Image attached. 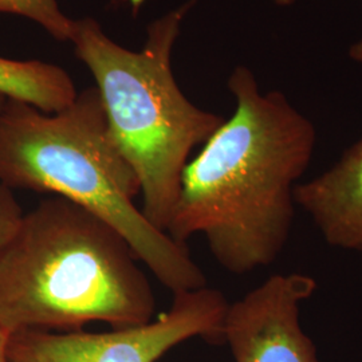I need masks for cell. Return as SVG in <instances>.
I'll return each instance as SVG.
<instances>
[{
	"label": "cell",
	"instance_id": "cell-1",
	"mask_svg": "<svg viewBox=\"0 0 362 362\" xmlns=\"http://www.w3.org/2000/svg\"><path fill=\"white\" fill-rule=\"evenodd\" d=\"M228 89L236 109L184 169L167 233L182 245L203 235L220 266L242 275L284 251L317 133L285 94L260 93L245 66L233 70Z\"/></svg>",
	"mask_w": 362,
	"mask_h": 362
},
{
	"label": "cell",
	"instance_id": "cell-2",
	"mask_svg": "<svg viewBox=\"0 0 362 362\" xmlns=\"http://www.w3.org/2000/svg\"><path fill=\"white\" fill-rule=\"evenodd\" d=\"M139 262L107 221L52 194L23 214L0 251V327L13 334L148 324L157 303Z\"/></svg>",
	"mask_w": 362,
	"mask_h": 362
},
{
	"label": "cell",
	"instance_id": "cell-3",
	"mask_svg": "<svg viewBox=\"0 0 362 362\" xmlns=\"http://www.w3.org/2000/svg\"><path fill=\"white\" fill-rule=\"evenodd\" d=\"M0 182L62 196L107 221L175 294L207 286L185 245L156 228L134 199L141 184L109 129L97 88L57 113L6 98L0 109Z\"/></svg>",
	"mask_w": 362,
	"mask_h": 362
},
{
	"label": "cell",
	"instance_id": "cell-4",
	"mask_svg": "<svg viewBox=\"0 0 362 362\" xmlns=\"http://www.w3.org/2000/svg\"><path fill=\"white\" fill-rule=\"evenodd\" d=\"M189 6L152 22L140 52L117 45L91 18L74 21L70 37L95 79L117 146L139 176L141 211L165 233L188 157L224 121L192 104L172 73V49Z\"/></svg>",
	"mask_w": 362,
	"mask_h": 362
},
{
	"label": "cell",
	"instance_id": "cell-5",
	"mask_svg": "<svg viewBox=\"0 0 362 362\" xmlns=\"http://www.w3.org/2000/svg\"><path fill=\"white\" fill-rule=\"evenodd\" d=\"M228 302L209 287L175 294L169 310L148 324L103 333L19 330L10 334V362H156L181 342L202 337L224 344Z\"/></svg>",
	"mask_w": 362,
	"mask_h": 362
},
{
	"label": "cell",
	"instance_id": "cell-6",
	"mask_svg": "<svg viewBox=\"0 0 362 362\" xmlns=\"http://www.w3.org/2000/svg\"><path fill=\"white\" fill-rule=\"evenodd\" d=\"M315 290L310 275L276 274L228 303L223 338L235 362H321L299 321L300 305Z\"/></svg>",
	"mask_w": 362,
	"mask_h": 362
},
{
	"label": "cell",
	"instance_id": "cell-7",
	"mask_svg": "<svg viewBox=\"0 0 362 362\" xmlns=\"http://www.w3.org/2000/svg\"><path fill=\"white\" fill-rule=\"evenodd\" d=\"M296 204L330 246L362 252V139L332 168L298 184Z\"/></svg>",
	"mask_w": 362,
	"mask_h": 362
},
{
	"label": "cell",
	"instance_id": "cell-8",
	"mask_svg": "<svg viewBox=\"0 0 362 362\" xmlns=\"http://www.w3.org/2000/svg\"><path fill=\"white\" fill-rule=\"evenodd\" d=\"M77 90L59 66L40 61H15L0 57V95L57 113L71 104Z\"/></svg>",
	"mask_w": 362,
	"mask_h": 362
},
{
	"label": "cell",
	"instance_id": "cell-9",
	"mask_svg": "<svg viewBox=\"0 0 362 362\" xmlns=\"http://www.w3.org/2000/svg\"><path fill=\"white\" fill-rule=\"evenodd\" d=\"M0 13L27 18L59 42L70 40L74 21L61 11L57 0H0Z\"/></svg>",
	"mask_w": 362,
	"mask_h": 362
},
{
	"label": "cell",
	"instance_id": "cell-10",
	"mask_svg": "<svg viewBox=\"0 0 362 362\" xmlns=\"http://www.w3.org/2000/svg\"><path fill=\"white\" fill-rule=\"evenodd\" d=\"M23 218V209L15 199L13 189L0 182V251L11 240Z\"/></svg>",
	"mask_w": 362,
	"mask_h": 362
},
{
	"label": "cell",
	"instance_id": "cell-11",
	"mask_svg": "<svg viewBox=\"0 0 362 362\" xmlns=\"http://www.w3.org/2000/svg\"><path fill=\"white\" fill-rule=\"evenodd\" d=\"M8 338H10V334L6 333V332L0 327V362H10L8 361V356H7Z\"/></svg>",
	"mask_w": 362,
	"mask_h": 362
},
{
	"label": "cell",
	"instance_id": "cell-12",
	"mask_svg": "<svg viewBox=\"0 0 362 362\" xmlns=\"http://www.w3.org/2000/svg\"><path fill=\"white\" fill-rule=\"evenodd\" d=\"M349 55L353 61L362 64V39L350 47Z\"/></svg>",
	"mask_w": 362,
	"mask_h": 362
},
{
	"label": "cell",
	"instance_id": "cell-13",
	"mask_svg": "<svg viewBox=\"0 0 362 362\" xmlns=\"http://www.w3.org/2000/svg\"><path fill=\"white\" fill-rule=\"evenodd\" d=\"M129 1L134 8H137V7H140V6L143 4L145 0H129ZM272 1L276 3V4H279V6H290V4L296 3L297 0H272Z\"/></svg>",
	"mask_w": 362,
	"mask_h": 362
},
{
	"label": "cell",
	"instance_id": "cell-14",
	"mask_svg": "<svg viewBox=\"0 0 362 362\" xmlns=\"http://www.w3.org/2000/svg\"><path fill=\"white\" fill-rule=\"evenodd\" d=\"M4 101H6V98H4L3 95H0V109H1V106L4 105Z\"/></svg>",
	"mask_w": 362,
	"mask_h": 362
}]
</instances>
